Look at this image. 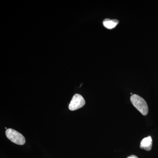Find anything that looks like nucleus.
<instances>
[{"label": "nucleus", "instance_id": "1", "mask_svg": "<svg viewBox=\"0 0 158 158\" xmlns=\"http://www.w3.org/2000/svg\"><path fill=\"white\" fill-rule=\"evenodd\" d=\"M131 101L135 107L144 116H146L148 113V107L146 101L137 94H132L131 96Z\"/></svg>", "mask_w": 158, "mask_h": 158}, {"label": "nucleus", "instance_id": "2", "mask_svg": "<svg viewBox=\"0 0 158 158\" xmlns=\"http://www.w3.org/2000/svg\"><path fill=\"white\" fill-rule=\"evenodd\" d=\"M6 137L11 142L19 145H23L25 143V137L21 133L12 129H7L6 131Z\"/></svg>", "mask_w": 158, "mask_h": 158}, {"label": "nucleus", "instance_id": "3", "mask_svg": "<svg viewBox=\"0 0 158 158\" xmlns=\"http://www.w3.org/2000/svg\"><path fill=\"white\" fill-rule=\"evenodd\" d=\"M85 104V101L83 96L77 94L72 98L69 105V109L71 111H74L82 108Z\"/></svg>", "mask_w": 158, "mask_h": 158}, {"label": "nucleus", "instance_id": "4", "mask_svg": "<svg viewBox=\"0 0 158 158\" xmlns=\"http://www.w3.org/2000/svg\"><path fill=\"white\" fill-rule=\"evenodd\" d=\"M152 140L151 136L146 137L142 139L140 143V147L145 150L150 151L152 148Z\"/></svg>", "mask_w": 158, "mask_h": 158}, {"label": "nucleus", "instance_id": "5", "mask_svg": "<svg viewBox=\"0 0 158 158\" xmlns=\"http://www.w3.org/2000/svg\"><path fill=\"white\" fill-rule=\"evenodd\" d=\"M118 21L117 19H106L104 20L103 25L105 27L108 29H112L115 28L118 23Z\"/></svg>", "mask_w": 158, "mask_h": 158}, {"label": "nucleus", "instance_id": "6", "mask_svg": "<svg viewBox=\"0 0 158 158\" xmlns=\"http://www.w3.org/2000/svg\"><path fill=\"white\" fill-rule=\"evenodd\" d=\"M127 158H138L137 156L135 155L130 156H129Z\"/></svg>", "mask_w": 158, "mask_h": 158}]
</instances>
